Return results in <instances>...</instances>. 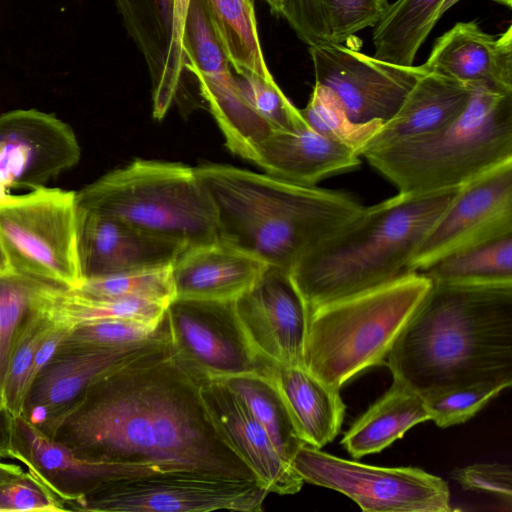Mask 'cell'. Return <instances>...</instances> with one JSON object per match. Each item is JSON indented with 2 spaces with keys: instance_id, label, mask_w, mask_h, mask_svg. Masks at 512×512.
Instances as JSON below:
<instances>
[{
  "instance_id": "obj_1",
  "label": "cell",
  "mask_w": 512,
  "mask_h": 512,
  "mask_svg": "<svg viewBox=\"0 0 512 512\" xmlns=\"http://www.w3.org/2000/svg\"><path fill=\"white\" fill-rule=\"evenodd\" d=\"M202 381L169 342L92 383L48 436L90 461L258 482L216 427Z\"/></svg>"
},
{
  "instance_id": "obj_2",
  "label": "cell",
  "mask_w": 512,
  "mask_h": 512,
  "mask_svg": "<svg viewBox=\"0 0 512 512\" xmlns=\"http://www.w3.org/2000/svg\"><path fill=\"white\" fill-rule=\"evenodd\" d=\"M386 365L393 380L421 395L512 381V282H432Z\"/></svg>"
},
{
  "instance_id": "obj_3",
  "label": "cell",
  "mask_w": 512,
  "mask_h": 512,
  "mask_svg": "<svg viewBox=\"0 0 512 512\" xmlns=\"http://www.w3.org/2000/svg\"><path fill=\"white\" fill-rule=\"evenodd\" d=\"M195 172L217 216L218 239L289 271L364 208L352 195L224 164Z\"/></svg>"
},
{
  "instance_id": "obj_4",
  "label": "cell",
  "mask_w": 512,
  "mask_h": 512,
  "mask_svg": "<svg viewBox=\"0 0 512 512\" xmlns=\"http://www.w3.org/2000/svg\"><path fill=\"white\" fill-rule=\"evenodd\" d=\"M459 189L397 193L364 207L343 227L305 252L289 275L308 314L406 273L415 250Z\"/></svg>"
},
{
  "instance_id": "obj_5",
  "label": "cell",
  "mask_w": 512,
  "mask_h": 512,
  "mask_svg": "<svg viewBox=\"0 0 512 512\" xmlns=\"http://www.w3.org/2000/svg\"><path fill=\"white\" fill-rule=\"evenodd\" d=\"M361 156L398 193L461 187L512 160V93L475 83L467 107L449 124Z\"/></svg>"
},
{
  "instance_id": "obj_6",
  "label": "cell",
  "mask_w": 512,
  "mask_h": 512,
  "mask_svg": "<svg viewBox=\"0 0 512 512\" xmlns=\"http://www.w3.org/2000/svg\"><path fill=\"white\" fill-rule=\"evenodd\" d=\"M431 285L423 273L409 271L389 283L310 311L304 366L340 390L368 368L386 365L391 347Z\"/></svg>"
},
{
  "instance_id": "obj_7",
  "label": "cell",
  "mask_w": 512,
  "mask_h": 512,
  "mask_svg": "<svg viewBox=\"0 0 512 512\" xmlns=\"http://www.w3.org/2000/svg\"><path fill=\"white\" fill-rule=\"evenodd\" d=\"M76 204L186 248L218 239L213 201L182 163L136 159L77 191Z\"/></svg>"
},
{
  "instance_id": "obj_8",
  "label": "cell",
  "mask_w": 512,
  "mask_h": 512,
  "mask_svg": "<svg viewBox=\"0 0 512 512\" xmlns=\"http://www.w3.org/2000/svg\"><path fill=\"white\" fill-rule=\"evenodd\" d=\"M76 208V192L60 188L0 197V241L11 270L68 289L78 286Z\"/></svg>"
},
{
  "instance_id": "obj_9",
  "label": "cell",
  "mask_w": 512,
  "mask_h": 512,
  "mask_svg": "<svg viewBox=\"0 0 512 512\" xmlns=\"http://www.w3.org/2000/svg\"><path fill=\"white\" fill-rule=\"evenodd\" d=\"M268 493L257 481L171 471L110 480L63 506L86 512H258Z\"/></svg>"
},
{
  "instance_id": "obj_10",
  "label": "cell",
  "mask_w": 512,
  "mask_h": 512,
  "mask_svg": "<svg viewBox=\"0 0 512 512\" xmlns=\"http://www.w3.org/2000/svg\"><path fill=\"white\" fill-rule=\"evenodd\" d=\"M291 466L304 482L338 491L365 512H449L448 484L416 467L367 465L302 445Z\"/></svg>"
},
{
  "instance_id": "obj_11",
  "label": "cell",
  "mask_w": 512,
  "mask_h": 512,
  "mask_svg": "<svg viewBox=\"0 0 512 512\" xmlns=\"http://www.w3.org/2000/svg\"><path fill=\"white\" fill-rule=\"evenodd\" d=\"M177 358L202 379L267 375L273 363L253 349L237 318L234 301L173 299L165 310Z\"/></svg>"
},
{
  "instance_id": "obj_12",
  "label": "cell",
  "mask_w": 512,
  "mask_h": 512,
  "mask_svg": "<svg viewBox=\"0 0 512 512\" xmlns=\"http://www.w3.org/2000/svg\"><path fill=\"white\" fill-rule=\"evenodd\" d=\"M185 68L194 76L227 148L253 161L256 146L272 131L244 97L215 34L204 0H190L184 30Z\"/></svg>"
},
{
  "instance_id": "obj_13",
  "label": "cell",
  "mask_w": 512,
  "mask_h": 512,
  "mask_svg": "<svg viewBox=\"0 0 512 512\" xmlns=\"http://www.w3.org/2000/svg\"><path fill=\"white\" fill-rule=\"evenodd\" d=\"M309 53L315 83L331 90L355 123L391 119L425 73L421 65H396L342 44L311 46Z\"/></svg>"
},
{
  "instance_id": "obj_14",
  "label": "cell",
  "mask_w": 512,
  "mask_h": 512,
  "mask_svg": "<svg viewBox=\"0 0 512 512\" xmlns=\"http://www.w3.org/2000/svg\"><path fill=\"white\" fill-rule=\"evenodd\" d=\"M512 233V160L460 187L412 255L407 272H420L439 259Z\"/></svg>"
},
{
  "instance_id": "obj_15",
  "label": "cell",
  "mask_w": 512,
  "mask_h": 512,
  "mask_svg": "<svg viewBox=\"0 0 512 512\" xmlns=\"http://www.w3.org/2000/svg\"><path fill=\"white\" fill-rule=\"evenodd\" d=\"M80 157L73 129L55 115L37 109L0 114V197L46 186Z\"/></svg>"
},
{
  "instance_id": "obj_16",
  "label": "cell",
  "mask_w": 512,
  "mask_h": 512,
  "mask_svg": "<svg viewBox=\"0 0 512 512\" xmlns=\"http://www.w3.org/2000/svg\"><path fill=\"white\" fill-rule=\"evenodd\" d=\"M125 26L142 52L152 82L153 116L197 82L185 68L184 30L190 0H115Z\"/></svg>"
},
{
  "instance_id": "obj_17",
  "label": "cell",
  "mask_w": 512,
  "mask_h": 512,
  "mask_svg": "<svg viewBox=\"0 0 512 512\" xmlns=\"http://www.w3.org/2000/svg\"><path fill=\"white\" fill-rule=\"evenodd\" d=\"M169 342V339H160L118 348L61 343L53 357L31 381L20 416L49 435L58 419L92 383Z\"/></svg>"
},
{
  "instance_id": "obj_18",
  "label": "cell",
  "mask_w": 512,
  "mask_h": 512,
  "mask_svg": "<svg viewBox=\"0 0 512 512\" xmlns=\"http://www.w3.org/2000/svg\"><path fill=\"white\" fill-rule=\"evenodd\" d=\"M239 323L256 353L277 365H302L308 310L289 271L268 265L238 298Z\"/></svg>"
},
{
  "instance_id": "obj_19",
  "label": "cell",
  "mask_w": 512,
  "mask_h": 512,
  "mask_svg": "<svg viewBox=\"0 0 512 512\" xmlns=\"http://www.w3.org/2000/svg\"><path fill=\"white\" fill-rule=\"evenodd\" d=\"M75 224L76 255L82 281L170 266L186 249L78 205Z\"/></svg>"
},
{
  "instance_id": "obj_20",
  "label": "cell",
  "mask_w": 512,
  "mask_h": 512,
  "mask_svg": "<svg viewBox=\"0 0 512 512\" xmlns=\"http://www.w3.org/2000/svg\"><path fill=\"white\" fill-rule=\"evenodd\" d=\"M11 447L12 459L23 463L62 504L110 480L159 472L149 466L103 463L81 458L22 416L13 419Z\"/></svg>"
},
{
  "instance_id": "obj_21",
  "label": "cell",
  "mask_w": 512,
  "mask_h": 512,
  "mask_svg": "<svg viewBox=\"0 0 512 512\" xmlns=\"http://www.w3.org/2000/svg\"><path fill=\"white\" fill-rule=\"evenodd\" d=\"M202 396L219 432L268 492L295 494L304 481L276 450L264 427L222 382L203 379Z\"/></svg>"
},
{
  "instance_id": "obj_22",
  "label": "cell",
  "mask_w": 512,
  "mask_h": 512,
  "mask_svg": "<svg viewBox=\"0 0 512 512\" xmlns=\"http://www.w3.org/2000/svg\"><path fill=\"white\" fill-rule=\"evenodd\" d=\"M421 67L425 72L512 93V26L493 36L475 21L458 22L436 39Z\"/></svg>"
},
{
  "instance_id": "obj_23",
  "label": "cell",
  "mask_w": 512,
  "mask_h": 512,
  "mask_svg": "<svg viewBox=\"0 0 512 512\" xmlns=\"http://www.w3.org/2000/svg\"><path fill=\"white\" fill-rule=\"evenodd\" d=\"M268 266L220 239L186 248L171 265L175 298L234 301Z\"/></svg>"
},
{
  "instance_id": "obj_24",
  "label": "cell",
  "mask_w": 512,
  "mask_h": 512,
  "mask_svg": "<svg viewBox=\"0 0 512 512\" xmlns=\"http://www.w3.org/2000/svg\"><path fill=\"white\" fill-rule=\"evenodd\" d=\"M266 174L296 184H316L361 164L359 155L312 129L273 131L255 148L252 161Z\"/></svg>"
},
{
  "instance_id": "obj_25",
  "label": "cell",
  "mask_w": 512,
  "mask_h": 512,
  "mask_svg": "<svg viewBox=\"0 0 512 512\" xmlns=\"http://www.w3.org/2000/svg\"><path fill=\"white\" fill-rule=\"evenodd\" d=\"M474 84L425 72L365 151L428 134L449 124L467 107Z\"/></svg>"
},
{
  "instance_id": "obj_26",
  "label": "cell",
  "mask_w": 512,
  "mask_h": 512,
  "mask_svg": "<svg viewBox=\"0 0 512 512\" xmlns=\"http://www.w3.org/2000/svg\"><path fill=\"white\" fill-rule=\"evenodd\" d=\"M278 386L306 444L321 449L340 432L346 406L339 391L302 365H273Z\"/></svg>"
},
{
  "instance_id": "obj_27",
  "label": "cell",
  "mask_w": 512,
  "mask_h": 512,
  "mask_svg": "<svg viewBox=\"0 0 512 512\" xmlns=\"http://www.w3.org/2000/svg\"><path fill=\"white\" fill-rule=\"evenodd\" d=\"M429 420L424 398L393 380L345 432L341 445L355 459L387 448L418 423Z\"/></svg>"
},
{
  "instance_id": "obj_28",
  "label": "cell",
  "mask_w": 512,
  "mask_h": 512,
  "mask_svg": "<svg viewBox=\"0 0 512 512\" xmlns=\"http://www.w3.org/2000/svg\"><path fill=\"white\" fill-rule=\"evenodd\" d=\"M445 0H396L374 26V57L413 66L416 54L439 20Z\"/></svg>"
},
{
  "instance_id": "obj_29",
  "label": "cell",
  "mask_w": 512,
  "mask_h": 512,
  "mask_svg": "<svg viewBox=\"0 0 512 512\" xmlns=\"http://www.w3.org/2000/svg\"><path fill=\"white\" fill-rule=\"evenodd\" d=\"M214 380L222 382L244 402L264 427L280 456L291 464L295 453L306 443L271 376L253 373Z\"/></svg>"
},
{
  "instance_id": "obj_30",
  "label": "cell",
  "mask_w": 512,
  "mask_h": 512,
  "mask_svg": "<svg viewBox=\"0 0 512 512\" xmlns=\"http://www.w3.org/2000/svg\"><path fill=\"white\" fill-rule=\"evenodd\" d=\"M214 34L233 71L273 78L263 57L251 0H204Z\"/></svg>"
},
{
  "instance_id": "obj_31",
  "label": "cell",
  "mask_w": 512,
  "mask_h": 512,
  "mask_svg": "<svg viewBox=\"0 0 512 512\" xmlns=\"http://www.w3.org/2000/svg\"><path fill=\"white\" fill-rule=\"evenodd\" d=\"M61 286L13 270L0 273V406L14 345L30 316Z\"/></svg>"
},
{
  "instance_id": "obj_32",
  "label": "cell",
  "mask_w": 512,
  "mask_h": 512,
  "mask_svg": "<svg viewBox=\"0 0 512 512\" xmlns=\"http://www.w3.org/2000/svg\"><path fill=\"white\" fill-rule=\"evenodd\" d=\"M420 272L432 282H512V233L449 254Z\"/></svg>"
},
{
  "instance_id": "obj_33",
  "label": "cell",
  "mask_w": 512,
  "mask_h": 512,
  "mask_svg": "<svg viewBox=\"0 0 512 512\" xmlns=\"http://www.w3.org/2000/svg\"><path fill=\"white\" fill-rule=\"evenodd\" d=\"M168 304L141 298H92L72 289H59L51 302L55 322L73 327L79 323L121 318L159 324Z\"/></svg>"
},
{
  "instance_id": "obj_34",
  "label": "cell",
  "mask_w": 512,
  "mask_h": 512,
  "mask_svg": "<svg viewBox=\"0 0 512 512\" xmlns=\"http://www.w3.org/2000/svg\"><path fill=\"white\" fill-rule=\"evenodd\" d=\"M299 110L312 129L359 156L385 123L383 120L353 122L333 92L318 83H315L307 105Z\"/></svg>"
},
{
  "instance_id": "obj_35",
  "label": "cell",
  "mask_w": 512,
  "mask_h": 512,
  "mask_svg": "<svg viewBox=\"0 0 512 512\" xmlns=\"http://www.w3.org/2000/svg\"><path fill=\"white\" fill-rule=\"evenodd\" d=\"M54 295L30 316L14 345L3 394L4 407L13 418L21 415L35 353L56 323L50 311Z\"/></svg>"
},
{
  "instance_id": "obj_36",
  "label": "cell",
  "mask_w": 512,
  "mask_h": 512,
  "mask_svg": "<svg viewBox=\"0 0 512 512\" xmlns=\"http://www.w3.org/2000/svg\"><path fill=\"white\" fill-rule=\"evenodd\" d=\"M70 289L92 298H141L165 304L175 299L171 265L83 280Z\"/></svg>"
},
{
  "instance_id": "obj_37",
  "label": "cell",
  "mask_w": 512,
  "mask_h": 512,
  "mask_svg": "<svg viewBox=\"0 0 512 512\" xmlns=\"http://www.w3.org/2000/svg\"><path fill=\"white\" fill-rule=\"evenodd\" d=\"M160 339L170 340L165 313L159 324L121 318L82 322L69 329L62 343L72 346L118 348Z\"/></svg>"
},
{
  "instance_id": "obj_38",
  "label": "cell",
  "mask_w": 512,
  "mask_h": 512,
  "mask_svg": "<svg viewBox=\"0 0 512 512\" xmlns=\"http://www.w3.org/2000/svg\"><path fill=\"white\" fill-rule=\"evenodd\" d=\"M512 381H484L452 386L422 395L429 420L446 428L472 418Z\"/></svg>"
},
{
  "instance_id": "obj_39",
  "label": "cell",
  "mask_w": 512,
  "mask_h": 512,
  "mask_svg": "<svg viewBox=\"0 0 512 512\" xmlns=\"http://www.w3.org/2000/svg\"><path fill=\"white\" fill-rule=\"evenodd\" d=\"M235 75L244 97L272 131L294 130L306 123L273 78L265 79L248 71Z\"/></svg>"
},
{
  "instance_id": "obj_40",
  "label": "cell",
  "mask_w": 512,
  "mask_h": 512,
  "mask_svg": "<svg viewBox=\"0 0 512 512\" xmlns=\"http://www.w3.org/2000/svg\"><path fill=\"white\" fill-rule=\"evenodd\" d=\"M330 42L343 44L355 33L375 26L386 12L388 0H321Z\"/></svg>"
},
{
  "instance_id": "obj_41",
  "label": "cell",
  "mask_w": 512,
  "mask_h": 512,
  "mask_svg": "<svg viewBox=\"0 0 512 512\" xmlns=\"http://www.w3.org/2000/svg\"><path fill=\"white\" fill-rule=\"evenodd\" d=\"M0 511H64L62 502L32 473L0 486Z\"/></svg>"
},
{
  "instance_id": "obj_42",
  "label": "cell",
  "mask_w": 512,
  "mask_h": 512,
  "mask_svg": "<svg viewBox=\"0 0 512 512\" xmlns=\"http://www.w3.org/2000/svg\"><path fill=\"white\" fill-rule=\"evenodd\" d=\"M454 479L465 490L490 494L507 505H512V469L501 463H476L453 472Z\"/></svg>"
},
{
  "instance_id": "obj_43",
  "label": "cell",
  "mask_w": 512,
  "mask_h": 512,
  "mask_svg": "<svg viewBox=\"0 0 512 512\" xmlns=\"http://www.w3.org/2000/svg\"><path fill=\"white\" fill-rule=\"evenodd\" d=\"M282 16L308 47L331 43L321 0H282Z\"/></svg>"
},
{
  "instance_id": "obj_44",
  "label": "cell",
  "mask_w": 512,
  "mask_h": 512,
  "mask_svg": "<svg viewBox=\"0 0 512 512\" xmlns=\"http://www.w3.org/2000/svg\"><path fill=\"white\" fill-rule=\"evenodd\" d=\"M13 419L10 413L0 406V459L12 458L11 438Z\"/></svg>"
},
{
  "instance_id": "obj_45",
  "label": "cell",
  "mask_w": 512,
  "mask_h": 512,
  "mask_svg": "<svg viewBox=\"0 0 512 512\" xmlns=\"http://www.w3.org/2000/svg\"><path fill=\"white\" fill-rule=\"evenodd\" d=\"M26 472L16 464L0 461V486L24 477Z\"/></svg>"
},
{
  "instance_id": "obj_46",
  "label": "cell",
  "mask_w": 512,
  "mask_h": 512,
  "mask_svg": "<svg viewBox=\"0 0 512 512\" xmlns=\"http://www.w3.org/2000/svg\"><path fill=\"white\" fill-rule=\"evenodd\" d=\"M11 270L6 252L0 241V273Z\"/></svg>"
},
{
  "instance_id": "obj_47",
  "label": "cell",
  "mask_w": 512,
  "mask_h": 512,
  "mask_svg": "<svg viewBox=\"0 0 512 512\" xmlns=\"http://www.w3.org/2000/svg\"><path fill=\"white\" fill-rule=\"evenodd\" d=\"M270 6L271 11L276 15H281L283 12V1L282 0H265Z\"/></svg>"
},
{
  "instance_id": "obj_48",
  "label": "cell",
  "mask_w": 512,
  "mask_h": 512,
  "mask_svg": "<svg viewBox=\"0 0 512 512\" xmlns=\"http://www.w3.org/2000/svg\"><path fill=\"white\" fill-rule=\"evenodd\" d=\"M459 1L460 0H445L438 11V18L440 19L446 11H448L452 6H454Z\"/></svg>"
},
{
  "instance_id": "obj_49",
  "label": "cell",
  "mask_w": 512,
  "mask_h": 512,
  "mask_svg": "<svg viewBox=\"0 0 512 512\" xmlns=\"http://www.w3.org/2000/svg\"><path fill=\"white\" fill-rule=\"evenodd\" d=\"M495 2L506 6L508 9H511L512 6V0H494Z\"/></svg>"
}]
</instances>
